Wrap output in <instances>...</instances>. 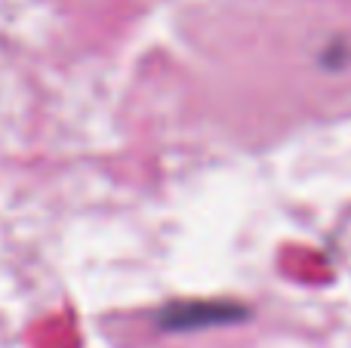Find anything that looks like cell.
I'll return each instance as SVG.
<instances>
[{
  "label": "cell",
  "mask_w": 351,
  "mask_h": 348,
  "mask_svg": "<svg viewBox=\"0 0 351 348\" xmlns=\"http://www.w3.org/2000/svg\"><path fill=\"white\" fill-rule=\"evenodd\" d=\"M250 318V308L231 299H176L158 312V327L167 333H197L210 327L241 324Z\"/></svg>",
  "instance_id": "1"
}]
</instances>
